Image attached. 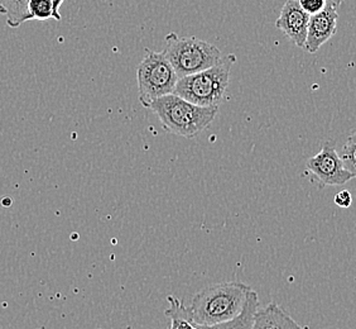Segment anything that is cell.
Segmentation results:
<instances>
[{"mask_svg":"<svg viewBox=\"0 0 356 329\" xmlns=\"http://www.w3.org/2000/svg\"><path fill=\"white\" fill-rule=\"evenodd\" d=\"M298 3L305 12H307L309 15H314L320 13L326 7L327 0H298Z\"/></svg>","mask_w":356,"mask_h":329,"instance_id":"cell-14","label":"cell"},{"mask_svg":"<svg viewBox=\"0 0 356 329\" xmlns=\"http://www.w3.org/2000/svg\"><path fill=\"white\" fill-rule=\"evenodd\" d=\"M309 18L311 15L302 9L298 0H287L275 22V27L287 36L297 47L305 48Z\"/></svg>","mask_w":356,"mask_h":329,"instance_id":"cell-8","label":"cell"},{"mask_svg":"<svg viewBox=\"0 0 356 329\" xmlns=\"http://www.w3.org/2000/svg\"><path fill=\"white\" fill-rule=\"evenodd\" d=\"M28 12L31 18L37 21H47L49 18L55 20L52 0H29Z\"/></svg>","mask_w":356,"mask_h":329,"instance_id":"cell-12","label":"cell"},{"mask_svg":"<svg viewBox=\"0 0 356 329\" xmlns=\"http://www.w3.org/2000/svg\"><path fill=\"white\" fill-rule=\"evenodd\" d=\"M167 329H175V327L172 326V323L170 322V324H168V327H167Z\"/></svg>","mask_w":356,"mask_h":329,"instance_id":"cell-17","label":"cell"},{"mask_svg":"<svg viewBox=\"0 0 356 329\" xmlns=\"http://www.w3.org/2000/svg\"><path fill=\"white\" fill-rule=\"evenodd\" d=\"M341 0H327L326 7L320 13L314 14L309 18V33L305 49L309 54H316L322 45H325L336 33L339 7Z\"/></svg>","mask_w":356,"mask_h":329,"instance_id":"cell-7","label":"cell"},{"mask_svg":"<svg viewBox=\"0 0 356 329\" xmlns=\"http://www.w3.org/2000/svg\"><path fill=\"white\" fill-rule=\"evenodd\" d=\"M340 158L345 169L353 175V178H356V132L346 139Z\"/></svg>","mask_w":356,"mask_h":329,"instance_id":"cell-13","label":"cell"},{"mask_svg":"<svg viewBox=\"0 0 356 329\" xmlns=\"http://www.w3.org/2000/svg\"><path fill=\"white\" fill-rule=\"evenodd\" d=\"M259 309V298L255 291H250L248 295L247 303L239 316H235L227 322L219 323L215 326H197L201 329H252L254 316Z\"/></svg>","mask_w":356,"mask_h":329,"instance_id":"cell-10","label":"cell"},{"mask_svg":"<svg viewBox=\"0 0 356 329\" xmlns=\"http://www.w3.org/2000/svg\"><path fill=\"white\" fill-rule=\"evenodd\" d=\"M252 329H309L302 327L278 304L270 303L258 309L254 316Z\"/></svg>","mask_w":356,"mask_h":329,"instance_id":"cell-9","label":"cell"},{"mask_svg":"<svg viewBox=\"0 0 356 329\" xmlns=\"http://www.w3.org/2000/svg\"><path fill=\"white\" fill-rule=\"evenodd\" d=\"M179 80L163 52L144 49L143 60L137 69L139 100L148 108L156 99L173 94Z\"/></svg>","mask_w":356,"mask_h":329,"instance_id":"cell-5","label":"cell"},{"mask_svg":"<svg viewBox=\"0 0 356 329\" xmlns=\"http://www.w3.org/2000/svg\"><path fill=\"white\" fill-rule=\"evenodd\" d=\"M252 289L240 282L216 284L201 290L192 299L190 313L196 326H215L239 316Z\"/></svg>","mask_w":356,"mask_h":329,"instance_id":"cell-1","label":"cell"},{"mask_svg":"<svg viewBox=\"0 0 356 329\" xmlns=\"http://www.w3.org/2000/svg\"><path fill=\"white\" fill-rule=\"evenodd\" d=\"M167 132L195 138L213 123L219 107H200L176 94L158 98L148 107Z\"/></svg>","mask_w":356,"mask_h":329,"instance_id":"cell-2","label":"cell"},{"mask_svg":"<svg viewBox=\"0 0 356 329\" xmlns=\"http://www.w3.org/2000/svg\"><path fill=\"white\" fill-rule=\"evenodd\" d=\"M335 204L340 208H350L353 204V197L349 190H343L335 195Z\"/></svg>","mask_w":356,"mask_h":329,"instance_id":"cell-15","label":"cell"},{"mask_svg":"<svg viewBox=\"0 0 356 329\" xmlns=\"http://www.w3.org/2000/svg\"><path fill=\"white\" fill-rule=\"evenodd\" d=\"M54 1V12H55L56 21H61V14H60V8H61L62 3L65 0H52Z\"/></svg>","mask_w":356,"mask_h":329,"instance_id":"cell-16","label":"cell"},{"mask_svg":"<svg viewBox=\"0 0 356 329\" xmlns=\"http://www.w3.org/2000/svg\"><path fill=\"white\" fill-rule=\"evenodd\" d=\"M163 54L179 79L209 69L222 57L213 43L195 37H178L175 32L165 36Z\"/></svg>","mask_w":356,"mask_h":329,"instance_id":"cell-4","label":"cell"},{"mask_svg":"<svg viewBox=\"0 0 356 329\" xmlns=\"http://www.w3.org/2000/svg\"><path fill=\"white\" fill-rule=\"evenodd\" d=\"M236 56H224L216 65L196 74L181 77L173 94L200 107H219L222 103Z\"/></svg>","mask_w":356,"mask_h":329,"instance_id":"cell-3","label":"cell"},{"mask_svg":"<svg viewBox=\"0 0 356 329\" xmlns=\"http://www.w3.org/2000/svg\"><path fill=\"white\" fill-rule=\"evenodd\" d=\"M29 0H0V14L6 15L10 28L21 27L23 23L31 21L28 12Z\"/></svg>","mask_w":356,"mask_h":329,"instance_id":"cell-11","label":"cell"},{"mask_svg":"<svg viewBox=\"0 0 356 329\" xmlns=\"http://www.w3.org/2000/svg\"><path fill=\"white\" fill-rule=\"evenodd\" d=\"M306 167L318 180L320 188L343 185L354 178L345 169L341 158L336 151L335 142L332 141L325 142L321 151L309 158Z\"/></svg>","mask_w":356,"mask_h":329,"instance_id":"cell-6","label":"cell"},{"mask_svg":"<svg viewBox=\"0 0 356 329\" xmlns=\"http://www.w3.org/2000/svg\"><path fill=\"white\" fill-rule=\"evenodd\" d=\"M192 329H201V328H200V327H197V326H195V327H193V328H192Z\"/></svg>","mask_w":356,"mask_h":329,"instance_id":"cell-18","label":"cell"}]
</instances>
